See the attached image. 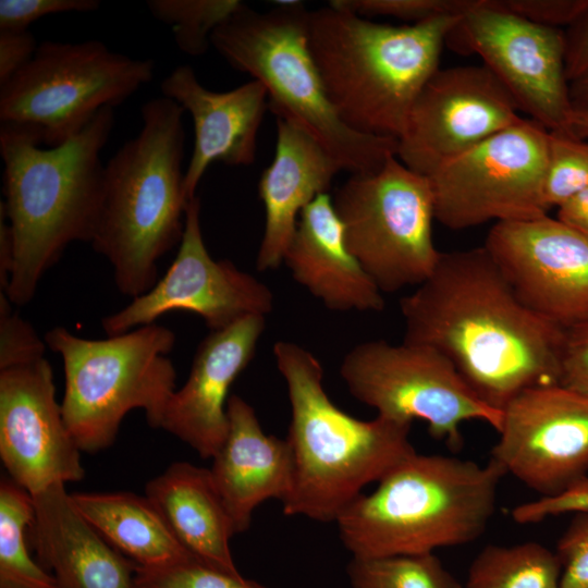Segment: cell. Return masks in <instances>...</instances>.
Instances as JSON below:
<instances>
[{
  "label": "cell",
  "instance_id": "45",
  "mask_svg": "<svg viewBox=\"0 0 588 588\" xmlns=\"http://www.w3.org/2000/svg\"><path fill=\"white\" fill-rule=\"evenodd\" d=\"M568 134L588 139V108L573 109Z\"/></svg>",
  "mask_w": 588,
  "mask_h": 588
},
{
  "label": "cell",
  "instance_id": "21",
  "mask_svg": "<svg viewBox=\"0 0 588 588\" xmlns=\"http://www.w3.org/2000/svg\"><path fill=\"white\" fill-rule=\"evenodd\" d=\"M277 119L272 162L261 173L258 194L265 208V230L256 257L259 271L279 268L302 211L326 194L341 164L296 123Z\"/></svg>",
  "mask_w": 588,
  "mask_h": 588
},
{
  "label": "cell",
  "instance_id": "44",
  "mask_svg": "<svg viewBox=\"0 0 588 588\" xmlns=\"http://www.w3.org/2000/svg\"><path fill=\"white\" fill-rule=\"evenodd\" d=\"M569 98L573 109L588 108V70L569 83Z\"/></svg>",
  "mask_w": 588,
  "mask_h": 588
},
{
  "label": "cell",
  "instance_id": "26",
  "mask_svg": "<svg viewBox=\"0 0 588 588\" xmlns=\"http://www.w3.org/2000/svg\"><path fill=\"white\" fill-rule=\"evenodd\" d=\"M71 498L83 517L136 566L159 567L195 558L146 495L78 492Z\"/></svg>",
  "mask_w": 588,
  "mask_h": 588
},
{
  "label": "cell",
  "instance_id": "15",
  "mask_svg": "<svg viewBox=\"0 0 588 588\" xmlns=\"http://www.w3.org/2000/svg\"><path fill=\"white\" fill-rule=\"evenodd\" d=\"M520 119L514 100L485 64L439 69L411 110L396 157L427 177Z\"/></svg>",
  "mask_w": 588,
  "mask_h": 588
},
{
  "label": "cell",
  "instance_id": "2",
  "mask_svg": "<svg viewBox=\"0 0 588 588\" xmlns=\"http://www.w3.org/2000/svg\"><path fill=\"white\" fill-rule=\"evenodd\" d=\"M113 124V108H102L79 133L48 148L34 128L0 124V210L14 255L5 294L13 305L33 299L41 278L70 244L90 243L103 191L100 154Z\"/></svg>",
  "mask_w": 588,
  "mask_h": 588
},
{
  "label": "cell",
  "instance_id": "39",
  "mask_svg": "<svg viewBox=\"0 0 588 588\" xmlns=\"http://www.w3.org/2000/svg\"><path fill=\"white\" fill-rule=\"evenodd\" d=\"M560 383L588 394V321L564 332Z\"/></svg>",
  "mask_w": 588,
  "mask_h": 588
},
{
  "label": "cell",
  "instance_id": "24",
  "mask_svg": "<svg viewBox=\"0 0 588 588\" xmlns=\"http://www.w3.org/2000/svg\"><path fill=\"white\" fill-rule=\"evenodd\" d=\"M35 546L61 588H134L136 564L78 512L64 483L32 495Z\"/></svg>",
  "mask_w": 588,
  "mask_h": 588
},
{
  "label": "cell",
  "instance_id": "14",
  "mask_svg": "<svg viewBox=\"0 0 588 588\" xmlns=\"http://www.w3.org/2000/svg\"><path fill=\"white\" fill-rule=\"evenodd\" d=\"M271 290L228 259H213L203 238L200 198L188 200L183 236L174 260L145 294L102 318L108 336L155 323L168 313L198 315L210 331L225 329L249 315H268Z\"/></svg>",
  "mask_w": 588,
  "mask_h": 588
},
{
  "label": "cell",
  "instance_id": "10",
  "mask_svg": "<svg viewBox=\"0 0 588 588\" xmlns=\"http://www.w3.org/2000/svg\"><path fill=\"white\" fill-rule=\"evenodd\" d=\"M332 203L348 250L382 293L418 286L432 273L441 252L426 176L392 156L376 172L352 174Z\"/></svg>",
  "mask_w": 588,
  "mask_h": 588
},
{
  "label": "cell",
  "instance_id": "8",
  "mask_svg": "<svg viewBox=\"0 0 588 588\" xmlns=\"http://www.w3.org/2000/svg\"><path fill=\"white\" fill-rule=\"evenodd\" d=\"M46 345L63 362V418L83 452L95 453L113 443L125 415L145 412L159 428L175 389V368L168 354L174 332L157 323L101 340H89L63 327L49 330Z\"/></svg>",
  "mask_w": 588,
  "mask_h": 588
},
{
  "label": "cell",
  "instance_id": "5",
  "mask_svg": "<svg viewBox=\"0 0 588 588\" xmlns=\"http://www.w3.org/2000/svg\"><path fill=\"white\" fill-rule=\"evenodd\" d=\"M462 16L392 26L332 1L309 11L308 47L340 119L358 133L399 139Z\"/></svg>",
  "mask_w": 588,
  "mask_h": 588
},
{
  "label": "cell",
  "instance_id": "11",
  "mask_svg": "<svg viewBox=\"0 0 588 588\" xmlns=\"http://www.w3.org/2000/svg\"><path fill=\"white\" fill-rule=\"evenodd\" d=\"M340 375L350 393L377 415L408 424L424 420L430 436L454 451L464 443L463 422L501 427L502 412L483 403L452 363L428 346L363 342L345 354Z\"/></svg>",
  "mask_w": 588,
  "mask_h": 588
},
{
  "label": "cell",
  "instance_id": "22",
  "mask_svg": "<svg viewBox=\"0 0 588 588\" xmlns=\"http://www.w3.org/2000/svg\"><path fill=\"white\" fill-rule=\"evenodd\" d=\"M226 412L228 436L209 470L238 534L249 528L258 505L269 499L282 502L287 497L293 461L286 439L265 433L254 408L244 399L231 395Z\"/></svg>",
  "mask_w": 588,
  "mask_h": 588
},
{
  "label": "cell",
  "instance_id": "20",
  "mask_svg": "<svg viewBox=\"0 0 588 588\" xmlns=\"http://www.w3.org/2000/svg\"><path fill=\"white\" fill-rule=\"evenodd\" d=\"M163 97L187 111L194 123V145L184 176L187 200L212 162L249 166L256 156L257 135L269 107L266 87L253 79L234 89L204 87L194 70L177 65L161 82Z\"/></svg>",
  "mask_w": 588,
  "mask_h": 588
},
{
  "label": "cell",
  "instance_id": "6",
  "mask_svg": "<svg viewBox=\"0 0 588 588\" xmlns=\"http://www.w3.org/2000/svg\"><path fill=\"white\" fill-rule=\"evenodd\" d=\"M504 475L493 458L479 465L415 452L339 515L340 539L355 558L427 554L469 543L486 531Z\"/></svg>",
  "mask_w": 588,
  "mask_h": 588
},
{
  "label": "cell",
  "instance_id": "41",
  "mask_svg": "<svg viewBox=\"0 0 588 588\" xmlns=\"http://www.w3.org/2000/svg\"><path fill=\"white\" fill-rule=\"evenodd\" d=\"M564 34V65L571 83L588 70V7Z\"/></svg>",
  "mask_w": 588,
  "mask_h": 588
},
{
  "label": "cell",
  "instance_id": "9",
  "mask_svg": "<svg viewBox=\"0 0 588 588\" xmlns=\"http://www.w3.org/2000/svg\"><path fill=\"white\" fill-rule=\"evenodd\" d=\"M154 75L151 59L114 52L100 40L42 41L32 60L0 86V122L32 127L42 145L59 146Z\"/></svg>",
  "mask_w": 588,
  "mask_h": 588
},
{
  "label": "cell",
  "instance_id": "16",
  "mask_svg": "<svg viewBox=\"0 0 588 588\" xmlns=\"http://www.w3.org/2000/svg\"><path fill=\"white\" fill-rule=\"evenodd\" d=\"M491 458L552 495L588 475V394L562 383L523 390L502 408Z\"/></svg>",
  "mask_w": 588,
  "mask_h": 588
},
{
  "label": "cell",
  "instance_id": "33",
  "mask_svg": "<svg viewBox=\"0 0 588 588\" xmlns=\"http://www.w3.org/2000/svg\"><path fill=\"white\" fill-rule=\"evenodd\" d=\"M362 17L390 16L420 23L439 16L464 15L480 0H334Z\"/></svg>",
  "mask_w": 588,
  "mask_h": 588
},
{
  "label": "cell",
  "instance_id": "3",
  "mask_svg": "<svg viewBox=\"0 0 588 588\" xmlns=\"http://www.w3.org/2000/svg\"><path fill=\"white\" fill-rule=\"evenodd\" d=\"M273 355L291 407L293 478L283 513L335 522L366 486L416 452L412 424L380 415L360 420L343 412L326 393L321 363L294 342H275Z\"/></svg>",
  "mask_w": 588,
  "mask_h": 588
},
{
  "label": "cell",
  "instance_id": "27",
  "mask_svg": "<svg viewBox=\"0 0 588 588\" xmlns=\"http://www.w3.org/2000/svg\"><path fill=\"white\" fill-rule=\"evenodd\" d=\"M32 495L10 477L0 482V588H61L29 553L26 530L34 522Z\"/></svg>",
  "mask_w": 588,
  "mask_h": 588
},
{
  "label": "cell",
  "instance_id": "31",
  "mask_svg": "<svg viewBox=\"0 0 588 588\" xmlns=\"http://www.w3.org/2000/svg\"><path fill=\"white\" fill-rule=\"evenodd\" d=\"M588 188V139L563 132H549L544 204L560 207Z\"/></svg>",
  "mask_w": 588,
  "mask_h": 588
},
{
  "label": "cell",
  "instance_id": "34",
  "mask_svg": "<svg viewBox=\"0 0 588 588\" xmlns=\"http://www.w3.org/2000/svg\"><path fill=\"white\" fill-rule=\"evenodd\" d=\"M45 348V340L14 311L8 295L0 292V370L37 362L44 358Z\"/></svg>",
  "mask_w": 588,
  "mask_h": 588
},
{
  "label": "cell",
  "instance_id": "29",
  "mask_svg": "<svg viewBox=\"0 0 588 588\" xmlns=\"http://www.w3.org/2000/svg\"><path fill=\"white\" fill-rule=\"evenodd\" d=\"M346 572L351 588H463L433 553L352 556Z\"/></svg>",
  "mask_w": 588,
  "mask_h": 588
},
{
  "label": "cell",
  "instance_id": "7",
  "mask_svg": "<svg viewBox=\"0 0 588 588\" xmlns=\"http://www.w3.org/2000/svg\"><path fill=\"white\" fill-rule=\"evenodd\" d=\"M309 11L283 2L266 12L243 3L211 36V46L235 70L267 89L277 118L296 123L351 174L380 170L396 156L397 139L350 128L332 107L308 47Z\"/></svg>",
  "mask_w": 588,
  "mask_h": 588
},
{
  "label": "cell",
  "instance_id": "28",
  "mask_svg": "<svg viewBox=\"0 0 588 588\" xmlns=\"http://www.w3.org/2000/svg\"><path fill=\"white\" fill-rule=\"evenodd\" d=\"M556 553L529 541L486 546L473 560L466 588H561Z\"/></svg>",
  "mask_w": 588,
  "mask_h": 588
},
{
  "label": "cell",
  "instance_id": "40",
  "mask_svg": "<svg viewBox=\"0 0 588 588\" xmlns=\"http://www.w3.org/2000/svg\"><path fill=\"white\" fill-rule=\"evenodd\" d=\"M37 48L29 30H0V86L32 60Z\"/></svg>",
  "mask_w": 588,
  "mask_h": 588
},
{
  "label": "cell",
  "instance_id": "35",
  "mask_svg": "<svg viewBox=\"0 0 588 588\" xmlns=\"http://www.w3.org/2000/svg\"><path fill=\"white\" fill-rule=\"evenodd\" d=\"M561 588H588V513L577 514L556 544Z\"/></svg>",
  "mask_w": 588,
  "mask_h": 588
},
{
  "label": "cell",
  "instance_id": "12",
  "mask_svg": "<svg viewBox=\"0 0 588 588\" xmlns=\"http://www.w3.org/2000/svg\"><path fill=\"white\" fill-rule=\"evenodd\" d=\"M548 134L522 118L427 176L434 218L452 230L548 215Z\"/></svg>",
  "mask_w": 588,
  "mask_h": 588
},
{
  "label": "cell",
  "instance_id": "25",
  "mask_svg": "<svg viewBox=\"0 0 588 588\" xmlns=\"http://www.w3.org/2000/svg\"><path fill=\"white\" fill-rule=\"evenodd\" d=\"M145 495L193 556L212 567L240 573L230 549L235 529L209 469L173 463L146 485Z\"/></svg>",
  "mask_w": 588,
  "mask_h": 588
},
{
  "label": "cell",
  "instance_id": "43",
  "mask_svg": "<svg viewBox=\"0 0 588 588\" xmlns=\"http://www.w3.org/2000/svg\"><path fill=\"white\" fill-rule=\"evenodd\" d=\"M13 244L9 224L0 210V292L5 293L13 268Z\"/></svg>",
  "mask_w": 588,
  "mask_h": 588
},
{
  "label": "cell",
  "instance_id": "17",
  "mask_svg": "<svg viewBox=\"0 0 588 588\" xmlns=\"http://www.w3.org/2000/svg\"><path fill=\"white\" fill-rule=\"evenodd\" d=\"M483 246L532 311L563 330L588 321V236L544 215L494 223Z\"/></svg>",
  "mask_w": 588,
  "mask_h": 588
},
{
  "label": "cell",
  "instance_id": "36",
  "mask_svg": "<svg viewBox=\"0 0 588 588\" xmlns=\"http://www.w3.org/2000/svg\"><path fill=\"white\" fill-rule=\"evenodd\" d=\"M588 513V475L578 478L555 494L522 503L511 511L517 524H535L550 516Z\"/></svg>",
  "mask_w": 588,
  "mask_h": 588
},
{
  "label": "cell",
  "instance_id": "19",
  "mask_svg": "<svg viewBox=\"0 0 588 588\" xmlns=\"http://www.w3.org/2000/svg\"><path fill=\"white\" fill-rule=\"evenodd\" d=\"M266 316L249 315L197 346L185 383L170 396L159 425L201 457L212 458L229 431V391L252 362Z\"/></svg>",
  "mask_w": 588,
  "mask_h": 588
},
{
  "label": "cell",
  "instance_id": "37",
  "mask_svg": "<svg viewBox=\"0 0 588 588\" xmlns=\"http://www.w3.org/2000/svg\"><path fill=\"white\" fill-rule=\"evenodd\" d=\"M98 0H0V30H28L37 20L59 13L98 10Z\"/></svg>",
  "mask_w": 588,
  "mask_h": 588
},
{
  "label": "cell",
  "instance_id": "4",
  "mask_svg": "<svg viewBox=\"0 0 588 588\" xmlns=\"http://www.w3.org/2000/svg\"><path fill=\"white\" fill-rule=\"evenodd\" d=\"M184 109L163 96L140 109L142 127L105 164L90 245L132 298L158 281V262L180 244L185 225Z\"/></svg>",
  "mask_w": 588,
  "mask_h": 588
},
{
  "label": "cell",
  "instance_id": "18",
  "mask_svg": "<svg viewBox=\"0 0 588 588\" xmlns=\"http://www.w3.org/2000/svg\"><path fill=\"white\" fill-rule=\"evenodd\" d=\"M81 452L56 400L49 362L0 370V457L10 478L30 495L79 481Z\"/></svg>",
  "mask_w": 588,
  "mask_h": 588
},
{
  "label": "cell",
  "instance_id": "42",
  "mask_svg": "<svg viewBox=\"0 0 588 588\" xmlns=\"http://www.w3.org/2000/svg\"><path fill=\"white\" fill-rule=\"evenodd\" d=\"M556 218L588 236V188L560 206Z\"/></svg>",
  "mask_w": 588,
  "mask_h": 588
},
{
  "label": "cell",
  "instance_id": "1",
  "mask_svg": "<svg viewBox=\"0 0 588 588\" xmlns=\"http://www.w3.org/2000/svg\"><path fill=\"white\" fill-rule=\"evenodd\" d=\"M400 308L403 342L446 357L494 409L525 389L560 383L565 330L519 299L483 245L441 253Z\"/></svg>",
  "mask_w": 588,
  "mask_h": 588
},
{
  "label": "cell",
  "instance_id": "38",
  "mask_svg": "<svg viewBox=\"0 0 588 588\" xmlns=\"http://www.w3.org/2000/svg\"><path fill=\"white\" fill-rule=\"evenodd\" d=\"M497 3L537 25L568 27L588 7V0H495Z\"/></svg>",
  "mask_w": 588,
  "mask_h": 588
},
{
  "label": "cell",
  "instance_id": "30",
  "mask_svg": "<svg viewBox=\"0 0 588 588\" xmlns=\"http://www.w3.org/2000/svg\"><path fill=\"white\" fill-rule=\"evenodd\" d=\"M244 2L238 0H148L154 19L167 25L176 47L191 57L203 56L213 32Z\"/></svg>",
  "mask_w": 588,
  "mask_h": 588
},
{
  "label": "cell",
  "instance_id": "32",
  "mask_svg": "<svg viewBox=\"0 0 588 588\" xmlns=\"http://www.w3.org/2000/svg\"><path fill=\"white\" fill-rule=\"evenodd\" d=\"M134 588H267L193 558L159 567L135 566Z\"/></svg>",
  "mask_w": 588,
  "mask_h": 588
},
{
  "label": "cell",
  "instance_id": "13",
  "mask_svg": "<svg viewBox=\"0 0 588 588\" xmlns=\"http://www.w3.org/2000/svg\"><path fill=\"white\" fill-rule=\"evenodd\" d=\"M477 53L514 100L518 111L549 132L569 133L573 107L564 65L563 29L531 23L480 0L448 39Z\"/></svg>",
  "mask_w": 588,
  "mask_h": 588
},
{
  "label": "cell",
  "instance_id": "23",
  "mask_svg": "<svg viewBox=\"0 0 588 588\" xmlns=\"http://www.w3.org/2000/svg\"><path fill=\"white\" fill-rule=\"evenodd\" d=\"M283 262L292 278L333 311H381L384 298L348 250L332 197L317 196L299 215Z\"/></svg>",
  "mask_w": 588,
  "mask_h": 588
}]
</instances>
